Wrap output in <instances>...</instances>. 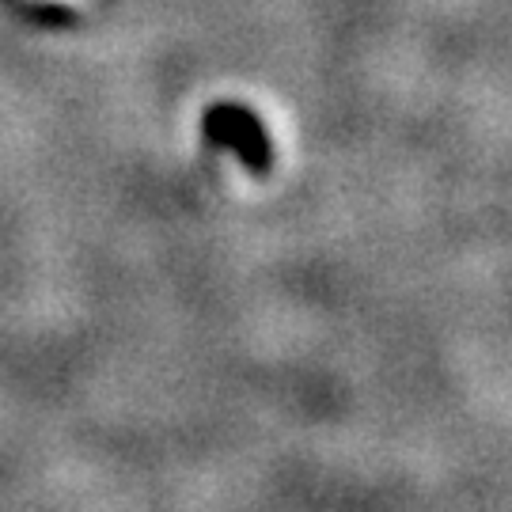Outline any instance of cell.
I'll use <instances>...</instances> for the list:
<instances>
[{
    "label": "cell",
    "instance_id": "6da1fadb",
    "mask_svg": "<svg viewBox=\"0 0 512 512\" xmlns=\"http://www.w3.org/2000/svg\"><path fill=\"white\" fill-rule=\"evenodd\" d=\"M202 133L213 148H232L255 175H266L270 164H274L270 133L243 103H217V107H209Z\"/></svg>",
    "mask_w": 512,
    "mask_h": 512
}]
</instances>
